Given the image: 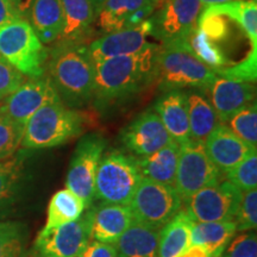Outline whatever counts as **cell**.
<instances>
[{"label": "cell", "instance_id": "8", "mask_svg": "<svg viewBox=\"0 0 257 257\" xmlns=\"http://www.w3.org/2000/svg\"><path fill=\"white\" fill-rule=\"evenodd\" d=\"M243 192L225 180L195 192L184 201L186 214L194 223L234 221Z\"/></svg>", "mask_w": 257, "mask_h": 257}, {"label": "cell", "instance_id": "41", "mask_svg": "<svg viewBox=\"0 0 257 257\" xmlns=\"http://www.w3.org/2000/svg\"><path fill=\"white\" fill-rule=\"evenodd\" d=\"M21 18V15L16 11L10 0H0V28Z\"/></svg>", "mask_w": 257, "mask_h": 257}, {"label": "cell", "instance_id": "42", "mask_svg": "<svg viewBox=\"0 0 257 257\" xmlns=\"http://www.w3.org/2000/svg\"><path fill=\"white\" fill-rule=\"evenodd\" d=\"M178 257H212L206 249L200 245L191 244L185 251H182Z\"/></svg>", "mask_w": 257, "mask_h": 257}, {"label": "cell", "instance_id": "38", "mask_svg": "<svg viewBox=\"0 0 257 257\" xmlns=\"http://www.w3.org/2000/svg\"><path fill=\"white\" fill-rule=\"evenodd\" d=\"M220 257H257L256 233L249 231L234 234Z\"/></svg>", "mask_w": 257, "mask_h": 257}, {"label": "cell", "instance_id": "17", "mask_svg": "<svg viewBox=\"0 0 257 257\" xmlns=\"http://www.w3.org/2000/svg\"><path fill=\"white\" fill-rule=\"evenodd\" d=\"M204 147L207 156L221 174L229 172L256 150V148L250 147L237 137L226 124L220 123H218L208 135Z\"/></svg>", "mask_w": 257, "mask_h": 257}, {"label": "cell", "instance_id": "26", "mask_svg": "<svg viewBox=\"0 0 257 257\" xmlns=\"http://www.w3.org/2000/svg\"><path fill=\"white\" fill-rule=\"evenodd\" d=\"M187 112L191 140L199 143H205L208 135L212 133L218 121L216 111L206 96L195 91L186 93Z\"/></svg>", "mask_w": 257, "mask_h": 257}, {"label": "cell", "instance_id": "4", "mask_svg": "<svg viewBox=\"0 0 257 257\" xmlns=\"http://www.w3.org/2000/svg\"><path fill=\"white\" fill-rule=\"evenodd\" d=\"M83 121L78 111L62 101L44 105L31 115L24 126L21 147L28 150L55 148L82 133Z\"/></svg>", "mask_w": 257, "mask_h": 257}, {"label": "cell", "instance_id": "22", "mask_svg": "<svg viewBox=\"0 0 257 257\" xmlns=\"http://www.w3.org/2000/svg\"><path fill=\"white\" fill-rule=\"evenodd\" d=\"M27 18L43 44H51L60 40L64 27L61 0H32Z\"/></svg>", "mask_w": 257, "mask_h": 257}, {"label": "cell", "instance_id": "2", "mask_svg": "<svg viewBox=\"0 0 257 257\" xmlns=\"http://www.w3.org/2000/svg\"><path fill=\"white\" fill-rule=\"evenodd\" d=\"M48 70L61 101L70 108L87 105L94 99L95 66L86 46L59 44L49 54Z\"/></svg>", "mask_w": 257, "mask_h": 257}, {"label": "cell", "instance_id": "6", "mask_svg": "<svg viewBox=\"0 0 257 257\" xmlns=\"http://www.w3.org/2000/svg\"><path fill=\"white\" fill-rule=\"evenodd\" d=\"M0 55L29 79L46 73L49 51L27 19L21 18L0 28Z\"/></svg>", "mask_w": 257, "mask_h": 257}, {"label": "cell", "instance_id": "35", "mask_svg": "<svg viewBox=\"0 0 257 257\" xmlns=\"http://www.w3.org/2000/svg\"><path fill=\"white\" fill-rule=\"evenodd\" d=\"M24 135V126L10 119L0 112V161L14 156L21 148Z\"/></svg>", "mask_w": 257, "mask_h": 257}, {"label": "cell", "instance_id": "30", "mask_svg": "<svg viewBox=\"0 0 257 257\" xmlns=\"http://www.w3.org/2000/svg\"><path fill=\"white\" fill-rule=\"evenodd\" d=\"M187 43L197 59L214 72L231 66V61L220 47L212 42L198 27L188 37Z\"/></svg>", "mask_w": 257, "mask_h": 257}, {"label": "cell", "instance_id": "20", "mask_svg": "<svg viewBox=\"0 0 257 257\" xmlns=\"http://www.w3.org/2000/svg\"><path fill=\"white\" fill-rule=\"evenodd\" d=\"M155 112L174 142L182 146L191 141L185 92L181 89L166 92L156 101Z\"/></svg>", "mask_w": 257, "mask_h": 257}, {"label": "cell", "instance_id": "5", "mask_svg": "<svg viewBox=\"0 0 257 257\" xmlns=\"http://www.w3.org/2000/svg\"><path fill=\"white\" fill-rule=\"evenodd\" d=\"M142 179L136 156L112 150L102 155L99 163L94 199L102 204L128 205Z\"/></svg>", "mask_w": 257, "mask_h": 257}, {"label": "cell", "instance_id": "25", "mask_svg": "<svg viewBox=\"0 0 257 257\" xmlns=\"http://www.w3.org/2000/svg\"><path fill=\"white\" fill-rule=\"evenodd\" d=\"M236 232V221H210V223L193 221L191 244L205 248L212 257H220Z\"/></svg>", "mask_w": 257, "mask_h": 257}, {"label": "cell", "instance_id": "19", "mask_svg": "<svg viewBox=\"0 0 257 257\" xmlns=\"http://www.w3.org/2000/svg\"><path fill=\"white\" fill-rule=\"evenodd\" d=\"M91 212V239L115 244L121 234L134 224L133 212L128 205L101 204L89 207Z\"/></svg>", "mask_w": 257, "mask_h": 257}, {"label": "cell", "instance_id": "21", "mask_svg": "<svg viewBox=\"0 0 257 257\" xmlns=\"http://www.w3.org/2000/svg\"><path fill=\"white\" fill-rule=\"evenodd\" d=\"M64 15V27L59 44L80 46L91 34L96 12L91 0H61Z\"/></svg>", "mask_w": 257, "mask_h": 257}, {"label": "cell", "instance_id": "34", "mask_svg": "<svg viewBox=\"0 0 257 257\" xmlns=\"http://www.w3.org/2000/svg\"><path fill=\"white\" fill-rule=\"evenodd\" d=\"M225 178L239 191L246 192L257 187V154L256 150L240 161L237 166L225 173Z\"/></svg>", "mask_w": 257, "mask_h": 257}, {"label": "cell", "instance_id": "47", "mask_svg": "<svg viewBox=\"0 0 257 257\" xmlns=\"http://www.w3.org/2000/svg\"><path fill=\"white\" fill-rule=\"evenodd\" d=\"M2 105H3V101H0V107H2Z\"/></svg>", "mask_w": 257, "mask_h": 257}, {"label": "cell", "instance_id": "15", "mask_svg": "<svg viewBox=\"0 0 257 257\" xmlns=\"http://www.w3.org/2000/svg\"><path fill=\"white\" fill-rule=\"evenodd\" d=\"M152 32L153 24L149 18L137 27L106 34L86 46V50L94 63L113 57L134 55L147 46V38L152 36Z\"/></svg>", "mask_w": 257, "mask_h": 257}, {"label": "cell", "instance_id": "13", "mask_svg": "<svg viewBox=\"0 0 257 257\" xmlns=\"http://www.w3.org/2000/svg\"><path fill=\"white\" fill-rule=\"evenodd\" d=\"M55 87L48 76L27 79L23 85L3 101L0 112L25 126L35 112L49 102L60 101Z\"/></svg>", "mask_w": 257, "mask_h": 257}, {"label": "cell", "instance_id": "39", "mask_svg": "<svg viewBox=\"0 0 257 257\" xmlns=\"http://www.w3.org/2000/svg\"><path fill=\"white\" fill-rule=\"evenodd\" d=\"M27 80L17 68L0 55V101H4Z\"/></svg>", "mask_w": 257, "mask_h": 257}, {"label": "cell", "instance_id": "11", "mask_svg": "<svg viewBox=\"0 0 257 257\" xmlns=\"http://www.w3.org/2000/svg\"><path fill=\"white\" fill-rule=\"evenodd\" d=\"M91 240V212L79 219L51 229H42L35 239L40 257H80Z\"/></svg>", "mask_w": 257, "mask_h": 257}, {"label": "cell", "instance_id": "37", "mask_svg": "<svg viewBox=\"0 0 257 257\" xmlns=\"http://www.w3.org/2000/svg\"><path fill=\"white\" fill-rule=\"evenodd\" d=\"M237 232L255 231L257 226V189L243 192L236 214Z\"/></svg>", "mask_w": 257, "mask_h": 257}, {"label": "cell", "instance_id": "36", "mask_svg": "<svg viewBox=\"0 0 257 257\" xmlns=\"http://www.w3.org/2000/svg\"><path fill=\"white\" fill-rule=\"evenodd\" d=\"M220 78L233 81L255 83L257 78V48H251L248 56L239 63L231 64L226 68L214 72Z\"/></svg>", "mask_w": 257, "mask_h": 257}, {"label": "cell", "instance_id": "33", "mask_svg": "<svg viewBox=\"0 0 257 257\" xmlns=\"http://www.w3.org/2000/svg\"><path fill=\"white\" fill-rule=\"evenodd\" d=\"M23 170V159L21 155L11 156L0 161V207L12 198L17 189Z\"/></svg>", "mask_w": 257, "mask_h": 257}, {"label": "cell", "instance_id": "44", "mask_svg": "<svg viewBox=\"0 0 257 257\" xmlns=\"http://www.w3.org/2000/svg\"><path fill=\"white\" fill-rule=\"evenodd\" d=\"M231 2H236V0H200L201 8H208V6H213V5H219V4H225V3H231Z\"/></svg>", "mask_w": 257, "mask_h": 257}, {"label": "cell", "instance_id": "29", "mask_svg": "<svg viewBox=\"0 0 257 257\" xmlns=\"http://www.w3.org/2000/svg\"><path fill=\"white\" fill-rule=\"evenodd\" d=\"M83 201L68 188L60 189L50 199L44 229L57 227L79 219L85 212Z\"/></svg>", "mask_w": 257, "mask_h": 257}, {"label": "cell", "instance_id": "24", "mask_svg": "<svg viewBox=\"0 0 257 257\" xmlns=\"http://www.w3.org/2000/svg\"><path fill=\"white\" fill-rule=\"evenodd\" d=\"M159 238V230L134 221L115 243L118 257H160Z\"/></svg>", "mask_w": 257, "mask_h": 257}, {"label": "cell", "instance_id": "16", "mask_svg": "<svg viewBox=\"0 0 257 257\" xmlns=\"http://www.w3.org/2000/svg\"><path fill=\"white\" fill-rule=\"evenodd\" d=\"M162 3L163 0H106L95 22L105 34L134 28L152 17Z\"/></svg>", "mask_w": 257, "mask_h": 257}, {"label": "cell", "instance_id": "1", "mask_svg": "<svg viewBox=\"0 0 257 257\" xmlns=\"http://www.w3.org/2000/svg\"><path fill=\"white\" fill-rule=\"evenodd\" d=\"M161 44L148 42L134 55L95 62L94 99L98 105L127 98L155 81L156 59Z\"/></svg>", "mask_w": 257, "mask_h": 257}, {"label": "cell", "instance_id": "27", "mask_svg": "<svg viewBox=\"0 0 257 257\" xmlns=\"http://www.w3.org/2000/svg\"><path fill=\"white\" fill-rule=\"evenodd\" d=\"M193 221L181 210L172 220L160 230V257H178L191 245Z\"/></svg>", "mask_w": 257, "mask_h": 257}, {"label": "cell", "instance_id": "10", "mask_svg": "<svg viewBox=\"0 0 257 257\" xmlns=\"http://www.w3.org/2000/svg\"><path fill=\"white\" fill-rule=\"evenodd\" d=\"M223 174L207 156L202 143L191 140L180 146L174 188L184 202L201 188L219 184Z\"/></svg>", "mask_w": 257, "mask_h": 257}, {"label": "cell", "instance_id": "12", "mask_svg": "<svg viewBox=\"0 0 257 257\" xmlns=\"http://www.w3.org/2000/svg\"><path fill=\"white\" fill-rule=\"evenodd\" d=\"M201 10L200 0H163L155 15L150 17L152 36L162 44L187 41L197 28Z\"/></svg>", "mask_w": 257, "mask_h": 257}, {"label": "cell", "instance_id": "45", "mask_svg": "<svg viewBox=\"0 0 257 257\" xmlns=\"http://www.w3.org/2000/svg\"><path fill=\"white\" fill-rule=\"evenodd\" d=\"M91 2L93 3V5H94V9H95V12L96 15H98L99 10L101 9V6L104 5V3L106 2V0H91Z\"/></svg>", "mask_w": 257, "mask_h": 257}, {"label": "cell", "instance_id": "31", "mask_svg": "<svg viewBox=\"0 0 257 257\" xmlns=\"http://www.w3.org/2000/svg\"><path fill=\"white\" fill-rule=\"evenodd\" d=\"M28 230L21 221L0 220V257H29Z\"/></svg>", "mask_w": 257, "mask_h": 257}, {"label": "cell", "instance_id": "28", "mask_svg": "<svg viewBox=\"0 0 257 257\" xmlns=\"http://www.w3.org/2000/svg\"><path fill=\"white\" fill-rule=\"evenodd\" d=\"M208 14L220 15L239 25L249 38L251 48H257V5L255 2L236 0L225 4L208 6L202 9Z\"/></svg>", "mask_w": 257, "mask_h": 257}, {"label": "cell", "instance_id": "18", "mask_svg": "<svg viewBox=\"0 0 257 257\" xmlns=\"http://www.w3.org/2000/svg\"><path fill=\"white\" fill-rule=\"evenodd\" d=\"M210 102L216 111L218 121L226 124L232 115L244 106L252 104L256 98L253 83L233 81L217 76L211 83Z\"/></svg>", "mask_w": 257, "mask_h": 257}, {"label": "cell", "instance_id": "46", "mask_svg": "<svg viewBox=\"0 0 257 257\" xmlns=\"http://www.w3.org/2000/svg\"><path fill=\"white\" fill-rule=\"evenodd\" d=\"M248 2H255L256 3V0H248Z\"/></svg>", "mask_w": 257, "mask_h": 257}, {"label": "cell", "instance_id": "40", "mask_svg": "<svg viewBox=\"0 0 257 257\" xmlns=\"http://www.w3.org/2000/svg\"><path fill=\"white\" fill-rule=\"evenodd\" d=\"M80 257H118V251L114 244L101 243L92 239Z\"/></svg>", "mask_w": 257, "mask_h": 257}, {"label": "cell", "instance_id": "9", "mask_svg": "<svg viewBox=\"0 0 257 257\" xmlns=\"http://www.w3.org/2000/svg\"><path fill=\"white\" fill-rule=\"evenodd\" d=\"M105 149L106 141L100 135H87L81 138L70 159L66 187L81 199L86 210L92 207L93 201L95 200L96 170Z\"/></svg>", "mask_w": 257, "mask_h": 257}, {"label": "cell", "instance_id": "43", "mask_svg": "<svg viewBox=\"0 0 257 257\" xmlns=\"http://www.w3.org/2000/svg\"><path fill=\"white\" fill-rule=\"evenodd\" d=\"M10 3L14 6L16 11L21 15L22 18H27L32 0H10Z\"/></svg>", "mask_w": 257, "mask_h": 257}, {"label": "cell", "instance_id": "14", "mask_svg": "<svg viewBox=\"0 0 257 257\" xmlns=\"http://www.w3.org/2000/svg\"><path fill=\"white\" fill-rule=\"evenodd\" d=\"M120 142L131 155L142 157L159 152L174 141L156 112L148 110L121 130Z\"/></svg>", "mask_w": 257, "mask_h": 257}, {"label": "cell", "instance_id": "23", "mask_svg": "<svg viewBox=\"0 0 257 257\" xmlns=\"http://www.w3.org/2000/svg\"><path fill=\"white\" fill-rule=\"evenodd\" d=\"M179 154L180 146L176 142H172L159 152L137 157L141 175L159 184L174 186Z\"/></svg>", "mask_w": 257, "mask_h": 257}, {"label": "cell", "instance_id": "32", "mask_svg": "<svg viewBox=\"0 0 257 257\" xmlns=\"http://www.w3.org/2000/svg\"><path fill=\"white\" fill-rule=\"evenodd\" d=\"M227 126L232 133L250 147H257V106L249 104L237 111L227 120Z\"/></svg>", "mask_w": 257, "mask_h": 257}, {"label": "cell", "instance_id": "7", "mask_svg": "<svg viewBox=\"0 0 257 257\" xmlns=\"http://www.w3.org/2000/svg\"><path fill=\"white\" fill-rule=\"evenodd\" d=\"M128 206L136 223L160 231L182 210L184 202L174 186L143 178Z\"/></svg>", "mask_w": 257, "mask_h": 257}, {"label": "cell", "instance_id": "3", "mask_svg": "<svg viewBox=\"0 0 257 257\" xmlns=\"http://www.w3.org/2000/svg\"><path fill=\"white\" fill-rule=\"evenodd\" d=\"M214 70L197 59L187 41L161 44L156 59V78L162 91L208 89L217 78Z\"/></svg>", "mask_w": 257, "mask_h": 257}]
</instances>
